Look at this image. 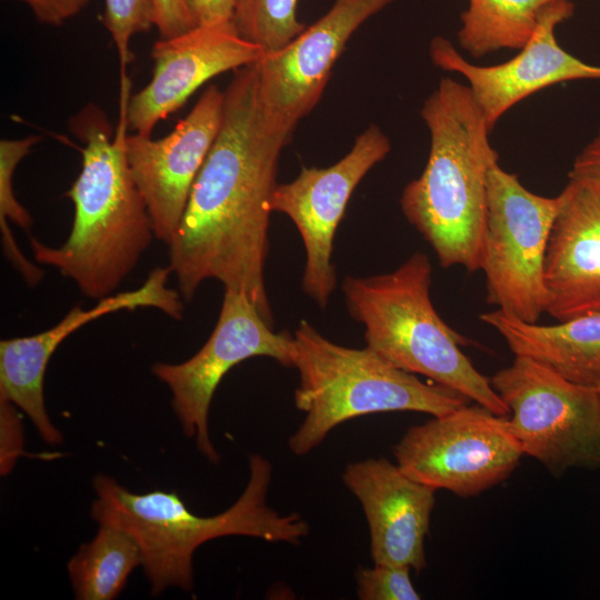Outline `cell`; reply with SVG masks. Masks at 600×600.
I'll return each mask as SVG.
<instances>
[{
  "instance_id": "cell-21",
  "label": "cell",
  "mask_w": 600,
  "mask_h": 600,
  "mask_svg": "<svg viewBox=\"0 0 600 600\" xmlns=\"http://www.w3.org/2000/svg\"><path fill=\"white\" fill-rule=\"evenodd\" d=\"M554 0H469L461 14L459 44L481 58L501 49H521L543 8Z\"/></svg>"
},
{
  "instance_id": "cell-6",
  "label": "cell",
  "mask_w": 600,
  "mask_h": 600,
  "mask_svg": "<svg viewBox=\"0 0 600 600\" xmlns=\"http://www.w3.org/2000/svg\"><path fill=\"white\" fill-rule=\"evenodd\" d=\"M292 337V367L299 372L294 403L306 413L288 441L296 456L312 451L350 419L390 411L436 417L470 402L454 390L423 382L394 367L367 346L356 349L334 343L306 320Z\"/></svg>"
},
{
  "instance_id": "cell-12",
  "label": "cell",
  "mask_w": 600,
  "mask_h": 600,
  "mask_svg": "<svg viewBox=\"0 0 600 600\" xmlns=\"http://www.w3.org/2000/svg\"><path fill=\"white\" fill-rule=\"evenodd\" d=\"M224 92L208 87L192 110L160 139L127 134L128 167L151 219L154 238L174 237L192 184L220 130Z\"/></svg>"
},
{
  "instance_id": "cell-11",
  "label": "cell",
  "mask_w": 600,
  "mask_h": 600,
  "mask_svg": "<svg viewBox=\"0 0 600 600\" xmlns=\"http://www.w3.org/2000/svg\"><path fill=\"white\" fill-rule=\"evenodd\" d=\"M391 150L387 134L370 124L336 163L302 167L290 182L277 184L271 211L286 214L303 242L306 263L301 286L320 308L328 306L337 286L333 240L347 204L366 174Z\"/></svg>"
},
{
  "instance_id": "cell-5",
  "label": "cell",
  "mask_w": 600,
  "mask_h": 600,
  "mask_svg": "<svg viewBox=\"0 0 600 600\" xmlns=\"http://www.w3.org/2000/svg\"><path fill=\"white\" fill-rule=\"evenodd\" d=\"M431 262L416 252L396 270L348 276L341 289L352 319L364 327L367 347L394 367L454 390L499 416L510 411L461 351L467 340L436 311Z\"/></svg>"
},
{
  "instance_id": "cell-29",
  "label": "cell",
  "mask_w": 600,
  "mask_h": 600,
  "mask_svg": "<svg viewBox=\"0 0 600 600\" xmlns=\"http://www.w3.org/2000/svg\"><path fill=\"white\" fill-rule=\"evenodd\" d=\"M198 26L229 23L236 0H184Z\"/></svg>"
},
{
  "instance_id": "cell-20",
  "label": "cell",
  "mask_w": 600,
  "mask_h": 600,
  "mask_svg": "<svg viewBox=\"0 0 600 600\" xmlns=\"http://www.w3.org/2000/svg\"><path fill=\"white\" fill-rule=\"evenodd\" d=\"M138 566H142V554L137 542L121 529L99 524L93 539L69 560L67 570L76 599L112 600Z\"/></svg>"
},
{
  "instance_id": "cell-18",
  "label": "cell",
  "mask_w": 600,
  "mask_h": 600,
  "mask_svg": "<svg viewBox=\"0 0 600 600\" xmlns=\"http://www.w3.org/2000/svg\"><path fill=\"white\" fill-rule=\"evenodd\" d=\"M559 194L543 282L546 312L566 321L600 312V181L569 179Z\"/></svg>"
},
{
  "instance_id": "cell-4",
  "label": "cell",
  "mask_w": 600,
  "mask_h": 600,
  "mask_svg": "<svg viewBox=\"0 0 600 600\" xmlns=\"http://www.w3.org/2000/svg\"><path fill=\"white\" fill-rule=\"evenodd\" d=\"M250 477L238 500L223 512L192 513L174 491L133 493L107 474L93 478L91 517L127 532L139 546L153 597L169 587L193 588L192 559L203 543L226 536L299 544L310 527L299 513L280 514L267 503L272 477L268 459L253 453Z\"/></svg>"
},
{
  "instance_id": "cell-24",
  "label": "cell",
  "mask_w": 600,
  "mask_h": 600,
  "mask_svg": "<svg viewBox=\"0 0 600 600\" xmlns=\"http://www.w3.org/2000/svg\"><path fill=\"white\" fill-rule=\"evenodd\" d=\"M102 23L117 48L121 71L133 60L130 41L154 26L152 0H104Z\"/></svg>"
},
{
  "instance_id": "cell-7",
  "label": "cell",
  "mask_w": 600,
  "mask_h": 600,
  "mask_svg": "<svg viewBox=\"0 0 600 600\" xmlns=\"http://www.w3.org/2000/svg\"><path fill=\"white\" fill-rule=\"evenodd\" d=\"M490 383L511 417L523 454L556 477L570 468L600 469V391L574 383L528 357L514 356Z\"/></svg>"
},
{
  "instance_id": "cell-9",
  "label": "cell",
  "mask_w": 600,
  "mask_h": 600,
  "mask_svg": "<svg viewBox=\"0 0 600 600\" xmlns=\"http://www.w3.org/2000/svg\"><path fill=\"white\" fill-rule=\"evenodd\" d=\"M393 454L410 478L470 498L506 480L523 452L508 417L468 403L410 427Z\"/></svg>"
},
{
  "instance_id": "cell-28",
  "label": "cell",
  "mask_w": 600,
  "mask_h": 600,
  "mask_svg": "<svg viewBox=\"0 0 600 600\" xmlns=\"http://www.w3.org/2000/svg\"><path fill=\"white\" fill-rule=\"evenodd\" d=\"M26 3L43 24L59 27L78 14L89 0H19Z\"/></svg>"
},
{
  "instance_id": "cell-10",
  "label": "cell",
  "mask_w": 600,
  "mask_h": 600,
  "mask_svg": "<svg viewBox=\"0 0 600 600\" xmlns=\"http://www.w3.org/2000/svg\"><path fill=\"white\" fill-rule=\"evenodd\" d=\"M293 337L274 332L243 293L224 290L214 329L206 343L180 363L156 362L151 372L172 394L173 411L187 438L210 462L220 460L209 433V411L216 389L237 364L252 357H268L292 367Z\"/></svg>"
},
{
  "instance_id": "cell-25",
  "label": "cell",
  "mask_w": 600,
  "mask_h": 600,
  "mask_svg": "<svg viewBox=\"0 0 600 600\" xmlns=\"http://www.w3.org/2000/svg\"><path fill=\"white\" fill-rule=\"evenodd\" d=\"M409 567L374 564L357 571V596L361 600H419Z\"/></svg>"
},
{
  "instance_id": "cell-1",
  "label": "cell",
  "mask_w": 600,
  "mask_h": 600,
  "mask_svg": "<svg viewBox=\"0 0 600 600\" xmlns=\"http://www.w3.org/2000/svg\"><path fill=\"white\" fill-rule=\"evenodd\" d=\"M291 137L263 109L256 63L234 70L220 130L168 246L183 301L206 280H218L246 294L273 327L264 267L278 162Z\"/></svg>"
},
{
  "instance_id": "cell-15",
  "label": "cell",
  "mask_w": 600,
  "mask_h": 600,
  "mask_svg": "<svg viewBox=\"0 0 600 600\" xmlns=\"http://www.w3.org/2000/svg\"><path fill=\"white\" fill-rule=\"evenodd\" d=\"M573 11L570 0L547 4L529 41L517 56L500 64H472L442 37L431 41L430 56L437 67L467 79L491 132L502 114L539 90L570 80L600 79V66L583 62L556 39L557 26L570 19Z\"/></svg>"
},
{
  "instance_id": "cell-16",
  "label": "cell",
  "mask_w": 600,
  "mask_h": 600,
  "mask_svg": "<svg viewBox=\"0 0 600 600\" xmlns=\"http://www.w3.org/2000/svg\"><path fill=\"white\" fill-rule=\"evenodd\" d=\"M263 54L259 46L240 37L231 22L197 26L182 34L160 38L151 51V80L128 100V130L150 136L160 120L182 107L207 81L253 64Z\"/></svg>"
},
{
  "instance_id": "cell-17",
  "label": "cell",
  "mask_w": 600,
  "mask_h": 600,
  "mask_svg": "<svg viewBox=\"0 0 600 600\" xmlns=\"http://www.w3.org/2000/svg\"><path fill=\"white\" fill-rule=\"evenodd\" d=\"M342 481L363 509L373 564L423 570L436 489L384 458L349 463Z\"/></svg>"
},
{
  "instance_id": "cell-27",
  "label": "cell",
  "mask_w": 600,
  "mask_h": 600,
  "mask_svg": "<svg viewBox=\"0 0 600 600\" xmlns=\"http://www.w3.org/2000/svg\"><path fill=\"white\" fill-rule=\"evenodd\" d=\"M152 3L160 38H172L198 26L184 0H152Z\"/></svg>"
},
{
  "instance_id": "cell-2",
  "label": "cell",
  "mask_w": 600,
  "mask_h": 600,
  "mask_svg": "<svg viewBox=\"0 0 600 600\" xmlns=\"http://www.w3.org/2000/svg\"><path fill=\"white\" fill-rule=\"evenodd\" d=\"M130 80L121 81L120 113L113 130L106 113L87 103L70 120L81 143L82 163L66 192L74 207L72 227L59 247L30 238L33 258L71 279L92 299L114 293L154 237L146 202L126 159Z\"/></svg>"
},
{
  "instance_id": "cell-26",
  "label": "cell",
  "mask_w": 600,
  "mask_h": 600,
  "mask_svg": "<svg viewBox=\"0 0 600 600\" xmlns=\"http://www.w3.org/2000/svg\"><path fill=\"white\" fill-rule=\"evenodd\" d=\"M0 471L11 472L17 459L23 452V428L17 407L0 398Z\"/></svg>"
},
{
  "instance_id": "cell-30",
  "label": "cell",
  "mask_w": 600,
  "mask_h": 600,
  "mask_svg": "<svg viewBox=\"0 0 600 600\" xmlns=\"http://www.w3.org/2000/svg\"><path fill=\"white\" fill-rule=\"evenodd\" d=\"M568 177L600 181V131L576 157Z\"/></svg>"
},
{
  "instance_id": "cell-22",
  "label": "cell",
  "mask_w": 600,
  "mask_h": 600,
  "mask_svg": "<svg viewBox=\"0 0 600 600\" xmlns=\"http://www.w3.org/2000/svg\"><path fill=\"white\" fill-rule=\"evenodd\" d=\"M40 140L41 137L37 134L20 139L0 140V230L2 234V248L4 256L31 287L37 286L41 281L43 270L24 257L14 241L9 221L23 230H29L33 223L31 214L16 198L13 176L19 162Z\"/></svg>"
},
{
  "instance_id": "cell-8",
  "label": "cell",
  "mask_w": 600,
  "mask_h": 600,
  "mask_svg": "<svg viewBox=\"0 0 600 600\" xmlns=\"http://www.w3.org/2000/svg\"><path fill=\"white\" fill-rule=\"evenodd\" d=\"M560 204V194H536L498 161L490 167L481 264L486 301L529 323L546 312L544 258Z\"/></svg>"
},
{
  "instance_id": "cell-23",
  "label": "cell",
  "mask_w": 600,
  "mask_h": 600,
  "mask_svg": "<svg viewBox=\"0 0 600 600\" xmlns=\"http://www.w3.org/2000/svg\"><path fill=\"white\" fill-rule=\"evenodd\" d=\"M298 0H236L231 23L263 53L282 49L304 29L297 17Z\"/></svg>"
},
{
  "instance_id": "cell-31",
  "label": "cell",
  "mask_w": 600,
  "mask_h": 600,
  "mask_svg": "<svg viewBox=\"0 0 600 600\" xmlns=\"http://www.w3.org/2000/svg\"><path fill=\"white\" fill-rule=\"evenodd\" d=\"M598 389H599V391H600V387H599Z\"/></svg>"
},
{
  "instance_id": "cell-3",
  "label": "cell",
  "mask_w": 600,
  "mask_h": 600,
  "mask_svg": "<svg viewBox=\"0 0 600 600\" xmlns=\"http://www.w3.org/2000/svg\"><path fill=\"white\" fill-rule=\"evenodd\" d=\"M420 113L430 151L421 174L402 191L401 210L441 267L473 273L482 264L488 173L499 157L468 86L441 79Z\"/></svg>"
},
{
  "instance_id": "cell-19",
  "label": "cell",
  "mask_w": 600,
  "mask_h": 600,
  "mask_svg": "<svg viewBox=\"0 0 600 600\" xmlns=\"http://www.w3.org/2000/svg\"><path fill=\"white\" fill-rule=\"evenodd\" d=\"M479 319L500 333L514 356L533 359L574 383L600 387V312L553 326L529 323L500 309Z\"/></svg>"
},
{
  "instance_id": "cell-13",
  "label": "cell",
  "mask_w": 600,
  "mask_h": 600,
  "mask_svg": "<svg viewBox=\"0 0 600 600\" xmlns=\"http://www.w3.org/2000/svg\"><path fill=\"white\" fill-rule=\"evenodd\" d=\"M170 273L169 267L156 268L133 290L101 298L89 309L76 306L57 324L39 333L1 340L0 398L23 411L44 442L60 443L62 434L50 420L43 397L44 374L52 354L82 326L120 310L154 308L172 319H182L183 299L168 286Z\"/></svg>"
},
{
  "instance_id": "cell-14",
  "label": "cell",
  "mask_w": 600,
  "mask_h": 600,
  "mask_svg": "<svg viewBox=\"0 0 600 600\" xmlns=\"http://www.w3.org/2000/svg\"><path fill=\"white\" fill-rule=\"evenodd\" d=\"M392 0H334L282 49L256 62L261 103L274 123L293 132L320 101L331 70L356 30Z\"/></svg>"
}]
</instances>
